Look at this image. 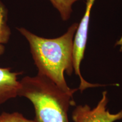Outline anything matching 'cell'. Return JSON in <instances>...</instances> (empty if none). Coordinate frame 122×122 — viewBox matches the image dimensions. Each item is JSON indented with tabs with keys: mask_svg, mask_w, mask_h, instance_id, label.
Instances as JSON below:
<instances>
[{
	"mask_svg": "<svg viewBox=\"0 0 122 122\" xmlns=\"http://www.w3.org/2000/svg\"><path fill=\"white\" fill-rule=\"evenodd\" d=\"M7 18L6 9L0 2V57L4 52V44L9 41L11 33L7 23Z\"/></svg>",
	"mask_w": 122,
	"mask_h": 122,
	"instance_id": "8992f818",
	"label": "cell"
},
{
	"mask_svg": "<svg viewBox=\"0 0 122 122\" xmlns=\"http://www.w3.org/2000/svg\"><path fill=\"white\" fill-rule=\"evenodd\" d=\"M79 0H50L51 4L59 11L61 18L63 20H67L72 13V6Z\"/></svg>",
	"mask_w": 122,
	"mask_h": 122,
	"instance_id": "52a82bcc",
	"label": "cell"
},
{
	"mask_svg": "<svg viewBox=\"0 0 122 122\" xmlns=\"http://www.w3.org/2000/svg\"><path fill=\"white\" fill-rule=\"evenodd\" d=\"M18 96L30 101L34 106L35 122H70L68 112L75 106L74 94L77 88L67 92L45 76L37 74L20 81Z\"/></svg>",
	"mask_w": 122,
	"mask_h": 122,
	"instance_id": "7a4b0ae2",
	"label": "cell"
},
{
	"mask_svg": "<svg viewBox=\"0 0 122 122\" xmlns=\"http://www.w3.org/2000/svg\"><path fill=\"white\" fill-rule=\"evenodd\" d=\"M94 0H87L86 5V10L80 23L78 24L77 30L75 35L73 45V67L75 74L79 77L80 85L77 88L81 92L90 88H95L105 86L98 84L89 83L83 78L81 74L80 64L84 56L86 42L88 39V27L89 23L90 13Z\"/></svg>",
	"mask_w": 122,
	"mask_h": 122,
	"instance_id": "3957f363",
	"label": "cell"
},
{
	"mask_svg": "<svg viewBox=\"0 0 122 122\" xmlns=\"http://www.w3.org/2000/svg\"><path fill=\"white\" fill-rule=\"evenodd\" d=\"M109 102L107 91H103L97 106L91 108L89 105H79L72 113L74 122H115L122 119V110L115 114L107 109Z\"/></svg>",
	"mask_w": 122,
	"mask_h": 122,
	"instance_id": "277c9868",
	"label": "cell"
},
{
	"mask_svg": "<svg viewBox=\"0 0 122 122\" xmlns=\"http://www.w3.org/2000/svg\"><path fill=\"white\" fill-rule=\"evenodd\" d=\"M0 122H35L34 120L25 118L19 112L6 113L4 112L0 115Z\"/></svg>",
	"mask_w": 122,
	"mask_h": 122,
	"instance_id": "ba28073f",
	"label": "cell"
},
{
	"mask_svg": "<svg viewBox=\"0 0 122 122\" xmlns=\"http://www.w3.org/2000/svg\"><path fill=\"white\" fill-rule=\"evenodd\" d=\"M77 27L78 23H75L65 34L55 39L40 37L24 28L18 29L30 44L38 74L67 92L74 90L67 84L65 73L71 75L74 71L73 45Z\"/></svg>",
	"mask_w": 122,
	"mask_h": 122,
	"instance_id": "6da1fadb",
	"label": "cell"
},
{
	"mask_svg": "<svg viewBox=\"0 0 122 122\" xmlns=\"http://www.w3.org/2000/svg\"><path fill=\"white\" fill-rule=\"evenodd\" d=\"M19 74L10 68L0 67V104L18 96L20 86L17 79Z\"/></svg>",
	"mask_w": 122,
	"mask_h": 122,
	"instance_id": "5b68a950",
	"label": "cell"
}]
</instances>
